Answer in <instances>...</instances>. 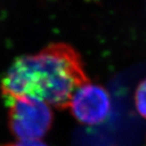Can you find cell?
Instances as JSON below:
<instances>
[{
	"mask_svg": "<svg viewBox=\"0 0 146 146\" xmlns=\"http://www.w3.org/2000/svg\"><path fill=\"white\" fill-rule=\"evenodd\" d=\"M5 102L9 107L10 129L19 140H39L49 130L53 113L45 101L20 96Z\"/></svg>",
	"mask_w": 146,
	"mask_h": 146,
	"instance_id": "cell-2",
	"label": "cell"
},
{
	"mask_svg": "<svg viewBox=\"0 0 146 146\" xmlns=\"http://www.w3.org/2000/svg\"><path fill=\"white\" fill-rule=\"evenodd\" d=\"M2 146H48L40 140H19L17 142L4 144Z\"/></svg>",
	"mask_w": 146,
	"mask_h": 146,
	"instance_id": "cell-5",
	"label": "cell"
},
{
	"mask_svg": "<svg viewBox=\"0 0 146 146\" xmlns=\"http://www.w3.org/2000/svg\"><path fill=\"white\" fill-rule=\"evenodd\" d=\"M69 107L72 115L80 123L97 125L108 116L111 100L105 88L88 82L75 91Z\"/></svg>",
	"mask_w": 146,
	"mask_h": 146,
	"instance_id": "cell-3",
	"label": "cell"
},
{
	"mask_svg": "<svg viewBox=\"0 0 146 146\" xmlns=\"http://www.w3.org/2000/svg\"><path fill=\"white\" fill-rule=\"evenodd\" d=\"M135 104L140 115L146 119V78L137 88L135 93Z\"/></svg>",
	"mask_w": 146,
	"mask_h": 146,
	"instance_id": "cell-4",
	"label": "cell"
},
{
	"mask_svg": "<svg viewBox=\"0 0 146 146\" xmlns=\"http://www.w3.org/2000/svg\"><path fill=\"white\" fill-rule=\"evenodd\" d=\"M88 82L76 49L56 42L35 54L16 58L2 78L1 91L5 101L32 96L58 109H65L75 91Z\"/></svg>",
	"mask_w": 146,
	"mask_h": 146,
	"instance_id": "cell-1",
	"label": "cell"
}]
</instances>
